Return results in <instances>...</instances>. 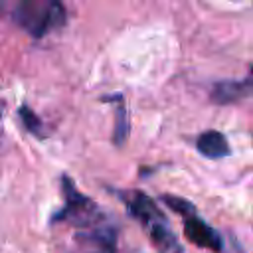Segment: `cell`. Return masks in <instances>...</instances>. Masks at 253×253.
<instances>
[{
  "label": "cell",
  "instance_id": "277c9868",
  "mask_svg": "<svg viewBox=\"0 0 253 253\" xmlns=\"http://www.w3.org/2000/svg\"><path fill=\"white\" fill-rule=\"evenodd\" d=\"M77 253H115L117 231L113 227H91L75 235Z\"/></svg>",
  "mask_w": 253,
  "mask_h": 253
},
{
  "label": "cell",
  "instance_id": "3957f363",
  "mask_svg": "<svg viewBox=\"0 0 253 253\" xmlns=\"http://www.w3.org/2000/svg\"><path fill=\"white\" fill-rule=\"evenodd\" d=\"M184 237L196 247L210 249L213 253H221L223 249L221 235L211 225H208L204 219H200L198 213H190L184 217Z\"/></svg>",
  "mask_w": 253,
  "mask_h": 253
},
{
  "label": "cell",
  "instance_id": "ba28073f",
  "mask_svg": "<svg viewBox=\"0 0 253 253\" xmlns=\"http://www.w3.org/2000/svg\"><path fill=\"white\" fill-rule=\"evenodd\" d=\"M128 111L123 103V97H117V109H115V130H113V142L117 146H123L128 138Z\"/></svg>",
  "mask_w": 253,
  "mask_h": 253
},
{
  "label": "cell",
  "instance_id": "6da1fadb",
  "mask_svg": "<svg viewBox=\"0 0 253 253\" xmlns=\"http://www.w3.org/2000/svg\"><path fill=\"white\" fill-rule=\"evenodd\" d=\"M8 12L12 22L32 38H43L67 20L61 0H10Z\"/></svg>",
  "mask_w": 253,
  "mask_h": 253
},
{
  "label": "cell",
  "instance_id": "5b68a950",
  "mask_svg": "<svg viewBox=\"0 0 253 253\" xmlns=\"http://www.w3.org/2000/svg\"><path fill=\"white\" fill-rule=\"evenodd\" d=\"M123 200H125V204H126L130 215L136 217L146 229H148L150 225H154V223L166 219V217L162 215V211L156 208V204H154L146 194H142V192H130V194L123 196Z\"/></svg>",
  "mask_w": 253,
  "mask_h": 253
},
{
  "label": "cell",
  "instance_id": "30bf717a",
  "mask_svg": "<svg viewBox=\"0 0 253 253\" xmlns=\"http://www.w3.org/2000/svg\"><path fill=\"white\" fill-rule=\"evenodd\" d=\"M20 117H22V121H24V126H26L30 132H34V134H38V136H43V134H42V121L38 119V115H36L32 109L22 107V109H20Z\"/></svg>",
  "mask_w": 253,
  "mask_h": 253
},
{
  "label": "cell",
  "instance_id": "52a82bcc",
  "mask_svg": "<svg viewBox=\"0 0 253 253\" xmlns=\"http://www.w3.org/2000/svg\"><path fill=\"white\" fill-rule=\"evenodd\" d=\"M196 148L202 156L206 158H225L231 150H229V142L225 138V134H221L219 130H206L198 136L196 140Z\"/></svg>",
  "mask_w": 253,
  "mask_h": 253
},
{
  "label": "cell",
  "instance_id": "8992f818",
  "mask_svg": "<svg viewBox=\"0 0 253 253\" xmlns=\"http://www.w3.org/2000/svg\"><path fill=\"white\" fill-rule=\"evenodd\" d=\"M253 95V67L247 73V77H243L241 81H221L215 83L211 89V101L217 105H229L235 103L243 97Z\"/></svg>",
  "mask_w": 253,
  "mask_h": 253
},
{
  "label": "cell",
  "instance_id": "9c48e42d",
  "mask_svg": "<svg viewBox=\"0 0 253 253\" xmlns=\"http://www.w3.org/2000/svg\"><path fill=\"white\" fill-rule=\"evenodd\" d=\"M162 202L170 208V210H174L176 213H180L182 217H186V215H190V213H196V208H194V204L192 202H188V200H184V198H178V196H162Z\"/></svg>",
  "mask_w": 253,
  "mask_h": 253
},
{
  "label": "cell",
  "instance_id": "7a4b0ae2",
  "mask_svg": "<svg viewBox=\"0 0 253 253\" xmlns=\"http://www.w3.org/2000/svg\"><path fill=\"white\" fill-rule=\"evenodd\" d=\"M61 188L65 196V206L61 211L53 215V221H67L79 227H91L101 219V211L95 202H91L87 196H83L71 178H61Z\"/></svg>",
  "mask_w": 253,
  "mask_h": 253
}]
</instances>
